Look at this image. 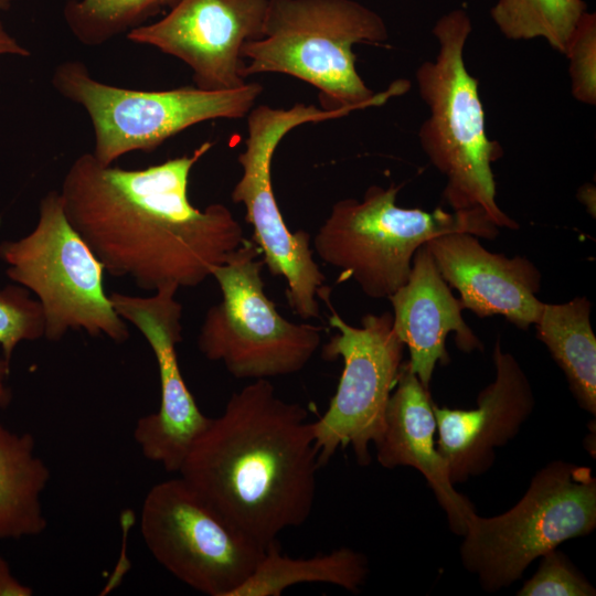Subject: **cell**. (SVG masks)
<instances>
[{
    "label": "cell",
    "instance_id": "25",
    "mask_svg": "<svg viewBox=\"0 0 596 596\" xmlns=\"http://www.w3.org/2000/svg\"><path fill=\"white\" fill-rule=\"evenodd\" d=\"M564 55L568 60L571 93L585 105L596 104V14L586 11L570 39Z\"/></svg>",
    "mask_w": 596,
    "mask_h": 596
},
{
    "label": "cell",
    "instance_id": "22",
    "mask_svg": "<svg viewBox=\"0 0 596 596\" xmlns=\"http://www.w3.org/2000/svg\"><path fill=\"white\" fill-rule=\"evenodd\" d=\"M586 11L584 0H497L490 17L508 40L541 38L564 54L576 24Z\"/></svg>",
    "mask_w": 596,
    "mask_h": 596
},
{
    "label": "cell",
    "instance_id": "1",
    "mask_svg": "<svg viewBox=\"0 0 596 596\" xmlns=\"http://www.w3.org/2000/svg\"><path fill=\"white\" fill-rule=\"evenodd\" d=\"M211 147L137 170L102 166L92 152L73 161L64 212L105 272L149 291L195 287L240 247L243 228L225 205L201 210L188 198L191 170Z\"/></svg>",
    "mask_w": 596,
    "mask_h": 596
},
{
    "label": "cell",
    "instance_id": "7",
    "mask_svg": "<svg viewBox=\"0 0 596 596\" xmlns=\"http://www.w3.org/2000/svg\"><path fill=\"white\" fill-rule=\"evenodd\" d=\"M0 259L7 276L41 304L47 340L60 341L70 330L128 340L127 322L105 292L104 266L67 220L60 191L41 199L29 234L0 243Z\"/></svg>",
    "mask_w": 596,
    "mask_h": 596
},
{
    "label": "cell",
    "instance_id": "13",
    "mask_svg": "<svg viewBox=\"0 0 596 596\" xmlns=\"http://www.w3.org/2000/svg\"><path fill=\"white\" fill-rule=\"evenodd\" d=\"M179 288L168 284L151 297L109 295L117 315L147 340L159 371V408L137 421L135 441L148 460L177 473L211 421L199 408L178 362L177 345L182 341V306L175 299Z\"/></svg>",
    "mask_w": 596,
    "mask_h": 596
},
{
    "label": "cell",
    "instance_id": "28",
    "mask_svg": "<svg viewBox=\"0 0 596 596\" xmlns=\"http://www.w3.org/2000/svg\"><path fill=\"white\" fill-rule=\"evenodd\" d=\"M0 55H17L26 57L30 51L22 46L4 28L0 20Z\"/></svg>",
    "mask_w": 596,
    "mask_h": 596
},
{
    "label": "cell",
    "instance_id": "8",
    "mask_svg": "<svg viewBox=\"0 0 596 596\" xmlns=\"http://www.w3.org/2000/svg\"><path fill=\"white\" fill-rule=\"evenodd\" d=\"M51 82L87 113L94 131L92 155L102 166H113L128 152L153 151L193 125L246 117L263 92L259 83L230 91L124 88L99 82L79 61L60 63Z\"/></svg>",
    "mask_w": 596,
    "mask_h": 596
},
{
    "label": "cell",
    "instance_id": "11",
    "mask_svg": "<svg viewBox=\"0 0 596 596\" xmlns=\"http://www.w3.org/2000/svg\"><path fill=\"white\" fill-rule=\"evenodd\" d=\"M140 532L162 567L209 596H232L265 551L181 476L149 489L141 505Z\"/></svg>",
    "mask_w": 596,
    "mask_h": 596
},
{
    "label": "cell",
    "instance_id": "10",
    "mask_svg": "<svg viewBox=\"0 0 596 596\" xmlns=\"http://www.w3.org/2000/svg\"><path fill=\"white\" fill-rule=\"evenodd\" d=\"M352 110H324L302 103L292 107L254 106L247 114L248 135L237 161L242 177L234 185L232 201L245 206V220L252 225V241L264 255V264L274 276L287 283L289 307L301 319L319 318L318 296L324 275L313 259L310 235L291 233L277 205L272 182V161L280 140L294 128L348 115Z\"/></svg>",
    "mask_w": 596,
    "mask_h": 596
},
{
    "label": "cell",
    "instance_id": "2",
    "mask_svg": "<svg viewBox=\"0 0 596 596\" xmlns=\"http://www.w3.org/2000/svg\"><path fill=\"white\" fill-rule=\"evenodd\" d=\"M319 467L308 411L262 379L231 395L178 473L265 550L308 520Z\"/></svg>",
    "mask_w": 596,
    "mask_h": 596
},
{
    "label": "cell",
    "instance_id": "21",
    "mask_svg": "<svg viewBox=\"0 0 596 596\" xmlns=\"http://www.w3.org/2000/svg\"><path fill=\"white\" fill-rule=\"evenodd\" d=\"M368 573L365 556L350 547L294 558L283 554L275 541L232 596H280L286 588L304 583H326L358 592Z\"/></svg>",
    "mask_w": 596,
    "mask_h": 596
},
{
    "label": "cell",
    "instance_id": "4",
    "mask_svg": "<svg viewBox=\"0 0 596 596\" xmlns=\"http://www.w3.org/2000/svg\"><path fill=\"white\" fill-rule=\"evenodd\" d=\"M471 31V19L464 9L443 14L433 26L436 57L423 62L415 75L428 108L418 138L430 163L446 177L444 199L454 211L480 209L498 227L517 230L518 223L497 203L491 164L502 149L488 138L478 79L465 64Z\"/></svg>",
    "mask_w": 596,
    "mask_h": 596
},
{
    "label": "cell",
    "instance_id": "16",
    "mask_svg": "<svg viewBox=\"0 0 596 596\" xmlns=\"http://www.w3.org/2000/svg\"><path fill=\"white\" fill-rule=\"evenodd\" d=\"M426 245L445 281L459 292L464 309L480 318L502 316L524 330L535 323L543 305L536 297L542 278L528 258L489 252L465 232L437 236Z\"/></svg>",
    "mask_w": 596,
    "mask_h": 596
},
{
    "label": "cell",
    "instance_id": "3",
    "mask_svg": "<svg viewBox=\"0 0 596 596\" xmlns=\"http://www.w3.org/2000/svg\"><path fill=\"white\" fill-rule=\"evenodd\" d=\"M389 40L382 17L355 0H268L263 36L247 42L242 75L280 73L319 91L324 110L379 106L403 94L408 82L397 81L374 93L355 68L353 45Z\"/></svg>",
    "mask_w": 596,
    "mask_h": 596
},
{
    "label": "cell",
    "instance_id": "5",
    "mask_svg": "<svg viewBox=\"0 0 596 596\" xmlns=\"http://www.w3.org/2000/svg\"><path fill=\"white\" fill-rule=\"evenodd\" d=\"M400 188L371 185L362 200L336 202L313 237L319 258L373 299H387L406 283L416 251L428 241L457 232L489 240L499 234L500 227L480 209L398 206Z\"/></svg>",
    "mask_w": 596,
    "mask_h": 596
},
{
    "label": "cell",
    "instance_id": "6",
    "mask_svg": "<svg viewBox=\"0 0 596 596\" xmlns=\"http://www.w3.org/2000/svg\"><path fill=\"white\" fill-rule=\"evenodd\" d=\"M596 528V478L589 467L554 460L502 514L472 512L460 546L462 565L487 592L518 581L535 558Z\"/></svg>",
    "mask_w": 596,
    "mask_h": 596
},
{
    "label": "cell",
    "instance_id": "9",
    "mask_svg": "<svg viewBox=\"0 0 596 596\" xmlns=\"http://www.w3.org/2000/svg\"><path fill=\"white\" fill-rule=\"evenodd\" d=\"M259 247L245 238L211 277L222 300L210 307L198 337L200 352L235 379L268 380L301 371L321 342V326L285 319L266 296Z\"/></svg>",
    "mask_w": 596,
    "mask_h": 596
},
{
    "label": "cell",
    "instance_id": "30",
    "mask_svg": "<svg viewBox=\"0 0 596 596\" xmlns=\"http://www.w3.org/2000/svg\"><path fill=\"white\" fill-rule=\"evenodd\" d=\"M579 201L586 205L590 214L595 216V188L592 184H584L578 191Z\"/></svg>",
    "mask_w": 596,
    "mask_h": 596
},
{
    "label": "cell",
    "instance_id": "27",
    "mask_svg": "<svg viewBox=\"0 0 596 596\" xmlns=\"http://www.w3.org/2000/svg\"><path fill=\"white\" fill-rule=\"evenodd\" d=\"M32 594V588L12 574L8 562L0 555V596H31Z\"/></svg>",
    "mask_w": 596,
    "mask_h": 596
},
{
    "label": "cell",
    "instance_id": "20",
    "mask_svg": "<svg viewBox=\"0 0 596 596\" xmlns=\"http://www.w3.org/2000/svg\"><path fill=\"white\" fill-rule=\"evenodd\" d=\"M592 304L575 297L564 304L543 302L536 338L564 372L579 406L596 414V337L590 323Z\"/></svg>",
    "mask_w": 596,
    "mask_h": 596
},
{
    "label": "cell",
    "instance_id": "24",
    "mask_svg": "<svg viewBox=\"0 0 596 596\" xmlns=\"http://www.w3.org/2000/svg\"><path fill=\"white\" fill-rule=\"evenodd\" d=\"M21 285L0 289V348L11 363L17 345L44 337L45 318L41 304Z\"/></svg>",
    "mask_w": 596,
    "mask_h": 596
},
{
    "label": "cell",
    "instance_id": "15",
    "mask_svg": "<svg viewBox=\"0 0 596 596\" xmlns=\"http://www.w3.org/2000/svg\"><path fill=\"white\" fill-rule=\"evenodd\" d=\"M492 359L496 377L478 394L476 408L433 404L436 446L453 483L487 471L494 461V449L519 433L534 407L528 376L515 358L502 350L499 339Z\"/></svg>",
    "mask_w": 596,
    "mask_h": 596
},
{
    "label": "cell",
    "instance_id": "26",
    "mask_svg": "<svg viewBox=\"0 0 596 596\" xmlns=\"http://www.w3.org/2000/svg\"><path fill=\"white\" fill-rule=\"evenodd\" d=\"M519 596H594L595 588L556 549L542 556L535 574L518 592Z\"/></svg>",
    "mask_w": 596,
    "mask_h": 596
},
{
    "label": "cell",
    "instance_id": "19",
    "mask_svg": "<svg viewBox=\"0 0 596 596\" xmlns=\"http://www.w3.org/2000/svg\"><path fill=\"white\" fill-rule=\"evenodd\" d=\"M50 477L33 436L14 433L0 423V540L33 536L45 530L42 493Z\"/></svg>",
    "mask_w": 596,
    "mask_h": 596
},
{
    "label": "cell",
    "instance_id": "29",
    "mask_svg": "<svg viewBox=\"0 0 596 596\" xmlns=\"http://www.w3.org/2000/svg\"><path fill=\"white\" fill-rule=\"evenodd\" d=\"M10 370V363L0 354V408L9 406L12 400V392L8 384Z\"/></svg>",
    "mask_w": 596,
    "mask_h": 596
},
{
    "label": "cell",
    "instance_id": "23",
    "mask_svg": "<svg viewBox=\"0 0 596 596\" xmlns=\"http://www.w3.org/2000/svg\"><path fill=\"white\" fill-rule=\"evenodd\" d=\"M178 0H68L63 8L64 21L87 46L105 44L119 34L143 25Z\"/></svg>",
    "mask_w": 596,
    "mask_h": 596
},
{
    "label": "cell",
    "instance_id": "18",
    "mask_svg": "<svg viewBox=\"0 0 596 596\" xmlns=\"http://www.w3.org/2000/svg\"><path fill=\"white\" fill-rule=\"evenodd\" d=\"M433 404L428 389L408 363L403 362L387 403L383 434L374 445L376 459L387 469L398 466L417 469L445 510L450 530L462 535L466 521L475 510L469 500L455 490L447 464L437 449Z\"/></svg>",
    "mask_w": 596,
    "mask_h": 596
},
{
    "label": "cell",
    "instance_id": "31",
    "mask_svg": "<svg viewBox=\"0 0 596 596\" xmlns=\"http://www.w3.org/2000/svg\"><path fill=\"white\" fill-rule=\"evenodd\" d=\"M13 0H0V12L7 11L12 6Z\"/></svg>",
    "mask_w": 596,
    "mask_h": 596
},
{
    "label": "cell",
    "instance_id": "17",
    "mask_svg": "<svg viewBox=\"0 0 596 596\" xmlns=\"http://www.w3.org/2000/svg\"><path fill=\"white\" fill-rule=\"evenodd\" d=\"M387 299L393 308V330L407 347V363L426 389L436 364L449 362L446 337L450 332L461 351L482 349L462 318L460 299L440 275L426 244L416 251L406 283Z\"/></svg>",
    "mask_w": 596,
    "mask_h": 596
},
{
    "label": "cell",
    "instance_id": "12",
    "mask_svg": "<svg viewBox=\"0 0 596 596\" xmlns=\"http://www.w3.org/2000/svg\"><path fill=\"white\" fill-rule=\"evenodd\" d=\"M328 305L329 324L337 333L323 345L322 358H341L343 369L328 408L312 422L318 461L324 466L339 448L351 446L358 464L366 466L371 461L369 447L384 430L405 345L393 330L391 312L368 313L361 326L354 327Z\"/></svg>",
    "mask_w": 596,
    "mask_h": 596
},
{
    "label": "cell",
    "instance_id": "14",
    "mask_svg": "<svg viewBox=\"0 0 596 596\" xmlns=\"http://www.w3.org/2000/svg\"><path fill=\"white\" fill-rule=\"evenodd\" d=\"M267 7L268 0H178L126 36L182 61L198 88L235 89L246 84L242 49L263 36Z\"/></svg>",
    "mask_w": 596,
    "mask_h": 596
}]
</instances>
